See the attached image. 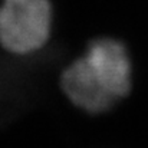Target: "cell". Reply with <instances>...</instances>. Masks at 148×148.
Instances as JSON below:
<instances>
[{"label":"cell","mask_w":148,"mask_h":148,"mask_svg":"<svg viewBox=\"0 0 148 148\" xmlns=\"http://www.w3.org/2000/svg\"><path fill=\"white\" fill-rule=\"evenodd\" d=\"M48 0H4L0 6V43L17 55L40 49L50 35Z\"/></svg>","instance_id":"6da1fadb"},{"label":"cell","mask_w":148,"mask_h":148,"mask_svg":"<svg viewBox=\"0 0 148 148\" xmlns=\"http://www.w3.org/2000/svg\"><path fill=\"white\" fill-rule=\"evenodd\" d=\"M85 58L101 84L116 101L130 92L131 63L119 42L112 39L95 40L89 45Z\"/></svg>","instance_id":"7a4b0ae2"},{"label":"cell","mask_w":148,"mask_h":148,"mask_svg":"<svg viewBox=\"0 0 148 148\" xmlns=\"http://www.w3.org/2000/svg\"><path fill=\"white\" fill-rule=\"evenodd\" d=\"M62 88L75 105L94 114L109 109L116 101L101 84L85 56L63 72Z\"/></svg>","instance_id":"3957f363"}]
</instances>
